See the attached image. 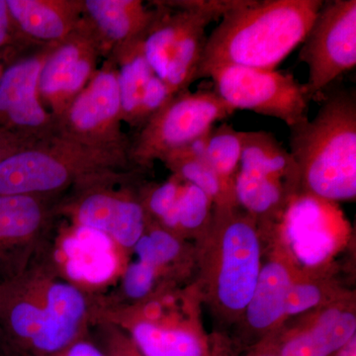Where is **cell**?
Listing matches in <instances>:
<instances>
[{
    "instance_id": "obj_1",
    "label": "cell",
    "mask_w": 356,
    "mask_h": 356,
    "mask_svg": "<svg viewBox=\"0 0 356 356\" xmlns=\"http://www.w3.org/2000/svg\"><path fill=\"white\" fill-rule=\"evenodd\" d=\"M264 238L257 221L240 206L214 207L209 229L196 242V292L213 317L235 327L254 294Z\"/></svg>"
},
{
    "instance_id": "obj_2",
    "label": "cell",
    "mask_w": 356,
    "mask_h": 356,
    "mask_svg": "<svg viewBox=\"0 0 356 356\" xmlns=\"http://www.w3.org/2000/svg\"><path fill=\"white\" fill-rule=\"evenodd\" d=\"M322 0H238L207 37L197 79L219 65L275 70L303 43Z\"/></svg>"
},
{
    "instance_id": "obj_3",
    "label": "cell",
    "mask_w": 356,
    "mask_h": 356,
    "mask_svg": "<svg viewBox=\"0 0 356 356\" xmlns=\"http://www.w3.org/2000/svg\"><path fill=\"white\" fill-rule=\"evenodd\" d=\"M290 154L301 192L330 202L356 197V96L327 95L313 120L290 128Z\"/></svg>"
},
{
    "instance_id": "obj_4",
    "label": "cell",
    "mask_w": 356,
    "mask_h": 356,
    "mask_svg": "<svg viewBox=\"0 0 356 356\" xmlns=\"http://www.w3.org/2000/svg\"><path fill=\"white\" fill-rule=\"evenodd\" d=\"M132 168L127 154L92 149L54 134L0 163V195L50 198L99 175Z\"/></svg>"
},
{
    "instance_id": "obj_5",
    "label": "cell",
    "mask_w": 356,
    "mask_h": 356,
    "mask_svg": "<svg viewBox=\"0 0 356 356\" xmlns=\"http://www.w3.org/2000/svg\"><path fill=\"white\" fill-rule=\"evenodd\" d=\"M158 14L143 49L154 74L173 95L186 91L197 79L205 49L206 28L238 3V0L154 1Z\"/></svg>"
},
{
    "instance_id": "obj_6",
    "label": "cell",
    "mask_w": 356,
    "mask_h": 356,
    "mask_svg": "<svg viewBox=\"0 0 356 356\" xmlns=\"http://www.w3.org/2000/svg\"><path fill=\"white\" fill-rule=\"evenodd\" d=\"M231 108L214 90L178 93L130 139L133 168H145L186 147L209 132L216 122L231 116Z\"/></svg>"
},
{
    "instance_id": "obj_7",
    "label": "cell",
    "mask_w": 356,
    "mask_h": 356,
    "mask_svg": "<svg viewBox=\"0 0 356 356\" xmlns=\"http://www.w3.org/2000/svg\"><path fill=\"white\" fill-rule=\"evenodd\" d=\"M211 77L214 91L234 110H250L284 122L289 128L308 120L305 83L293 74L242 65H213L201 74Z\"/></svg>"
},
{
    "instance_id": "obj_8",
    "label": "cell",
    "mask_w": 356,
    "mask_h": 356,
    "mask_svg": "<svg viewBox=\"0 0 356 356\" xmlns=\"http://www.w3.org/2000/svg\"><path fill=\"white\" fill-rule=\"evenodd\" d=\"M264 257L254 294L228 341L234 350L248 351L286 321L288 292L299 264L280 226L264 234Z\"/></svg>"
},
{
    "instance_id": "obj_9",
    "label": "cell",
    "mask_w": 356,
    "mask_h": 356,
    "mask_svg": "<svg viewBox=\"0 0 356 356\" xmlns=\"http://www.w3.org/2000/svg\"><path fill=\"white\" fill-rule=\"evenodd\" d=\"M122 124L117 67L113 58L107 57L88 86L56 119L55 134L83 146L128 156L130 139Z\"/></svg>"
},
{
    "instance_id": "obj_10",
    "label": "cell",
    "mask_w": 356,
    "mask_h": 356,
    "mask_svg": "<svg viewBox=\"0 0 356 356\" xmlns=\"http://www.w3.org/2000/svg\"><path fill=\"white\" fill-rule=\"evenodd\" d=\"M299 60L309 67L305 83L310 102L356 65V1L332 0L322 6L307 33Z\"/></svg>"
},
{
    "instance_id": "obj_11",
    "label": "cell",
    "mask_w": 356,
    "mask_h": 356,
    "mask_svg": "<svg viewBox=\"0 0 356 356\" xmlns=\"http://www.w3.org/2000/svg\"><path fill=\"white\" fill-rule=\"evenodd\" d=\"M355 337L356 299L350 291L327 305L288 318L248 351L273 356H332Z\"/></svg>"
},
{
    "instance_id": "obj_12",
    "label": "cell",
    "mask_w": 356,
    "mask_h": 356,
    "mask_svg": "<svg viewBox=\"0 0 356 356\" xmlns=\"http://www.w3.org/2000/svg\"><path fill=\"white\" fill-rule=\"evenodd\" d=\"M102 57V43L84 17L64 41L51 47L40 72L38 92L55 121L95 76Z\"/></svg>"
},
{
    "instance_id": "obj_13",
    "label": "cell",
    "mask_w": 356,
    "mask_h": 356,
    "mask_svg": "<svg viewBox=\"0 0 356 356\" xmlns=\"http://www.w3.org/2000/svg\"><path fill=\"white\" fill-rule=\"evenodd\" d=\"M51 47L13 60L0 79V129L31 144L56 132L55 118L38 92L40 72Z\"/></svg>"
},
{
    "instance_id": "obj_14",
    "label": "cell",
    "mask_w": 356,
    "mask_h": 356,
    "mask_svg": "<svg viewBox=\"0 0 356 356\" xmlns=\"http://www.w3.org/2000/svg\"><path fill=\"white\" fill-rule=\"evenodd\" d=\"M106 173L77 185L79 196L74 201L77 226L102 232L114 242L133 248L146 233L149 220L140 194L131 191L108 188L111 178L118 173Z\"/></svg>"
},
{
    "instance_id": "obj_15",
    "label": "cell",
    "mask_w": 356,
    "mask_h": 356,
    "mask_svg": "<svg viewBox=\"0 0 356 356\" xmlns=\"http://www.w3.org/2000/svg\"><path fill=\"white\" fill-rule=\"evenodd\" d=\"M23 51L56 46L83 19V0H6Z\"/></svg>"
},
{
    "instance_id": "obj_16",
    "label": "cell",
    "mask_w": 356,
    "mask_h": 356,
    "mask_svg": "<svg viewBox=\"0 0 356 356\" xmlns=\"http://www.w3.org/2000/svg\"><path fill=\"white\" fill-rule=\"evenodd\" d=\"M130 332L142 356H233L226 341L211 339L195 320L163 323L158 318H140Z\"/></svg>"
},
{
    "instance_id": "obj_17",
    "label": "cell",
    "mask_w": 356,
    "mask_h": 356,
    "mask_svg": "<svg viewBox=\"0 0 356 356\" xmlns=\"http://www.w3.org/2000/svg\"><path fill=\"white\" fill-rule=\"evenodd\" d=\"M48 199L0 195V283L18 278L26 245L49 219Z\"/></svg>"
},
{
    "instance_id": "obj_18",
    "label": "cell",
    "mask_w": 356,
    "mask_h": 356,
    "mask_svg": "<svg viewBox=\"0 0 356 356\" xmlns=\"http://www.w3.org/2000/svg\"><path fill=\"white\" fill-rule=\"evenodd\" d=\"M154 6L149 8L140 0H83V17L107 58L115 49L145 37L158 14Z\"/></svg>"
},
{
    "instance_id": "obj_19",
    "label": "cell",
    "mask_w": 356,
    "mask_h": 356,
    "mask_svg": "<svg viewBox=\"0 0 356 356\" xmlns=\"http://www.w3.org/2000/svg\"><path fill=\"white\" fill-rule=\"evenodd\" d=\"M86 311V299L79 289L67 283L51 285L46 304L40 307L38 332L30 343L43 353L65 350L76 336Z\"/></svg>"
},
{
    "instance_id": "obj_20",
    "label": "cell",
    "mask_w": 356,
    "mask_h": 356,
    "mask_svg": "<svg viewBox=\"0 0 356 356\" xmlns=\"http://www.w3.org/2000/svg\"><path fill=\"white\" fill-rule=\"evenodd\" d=\"M63 252L70 280L100 284L116 271L113 240L96 229L77 226L63 243Z\"/></svg>"
},
{
    "instance_id": "obj_21",
    "label": "cell",
    "mask_w": 356,
    "mask_h": 356,
    "mask_svg": "<svg viewBox=\"0 0 356 356\" xmlns=\"http://www.w3.org/2000/svg\"><path fill=\"white\" fill-rule=\"evenodd\" d=\"M238 170L301 192L298 166L292 154L282 147L273 134L266 131L245 132Z\"/></svg>"
},
{
    "instance_id": "obj_22",
    "label": "cell",
    "mask_w": 356,
    "mask_h": 356,
    "mask_svg": "<svg viewBox=\"0 0 356 356\" xmlns=\"http://www.w3.org/2000/svg\"><path fill=\"white\" fill-rule=\"evenodd\" d=\"M143 38L119 47L108 57L117 67L122 120L137 128L140 102L149 81L154 76L143 49Z\"/></svg>"
},
{
    "instance_id": "obj_23",
    "label": "cell",
    "mask_w": 356,
    "mask_h": 356,
    "mask_svg": "<svg viewBox=\"0 0 356 356\" xmlns=\"http://www.w3.org/2000/svg\"><path fill=\"white\" fill-rule=\"evenodd\" d=\"M206 135L168 154L161 161L172 170V175L205 192L214 203V207L238 206L235 191L225 185L204 158Z\"/></svg>"
},
{
    "instance_id": "obj_24",
    "label": "cell",
    "mask_w": 356,
    "mask_h": 356,
    "mask_svg": "<svg viewBox=\"0 0 356 356\" xmlns=\"http://www.w3.org/2000/svg\"><path fill=\"white\" fill-rule=\"evenodd\" d=\"M321 267H302L295 271L288 292L286 320L316 310L350 293Z\"/></svg>"
},
{
    "instance_id": "obj_25",
    "label": "cell",
    "mask_w": 356,
    "mask_h": 356,
    "mask_svg": "<svg viewBox=\"0 0 356 356\" xmlns=\"http://www.w3.org/2000/svg\"><path fill=\"white\" fill-rule=\"evenodd\" d=\"M245 132L229 124L213 127L206 135L203 156L226 186L235 191V178L240 168Z\"/></svg>"
},
{
    "instance_id": "obj_26",
    "label": "cell",
    "mask_w": 356,
    "mask_h": 356,
    "mask_svg": "<svg viewBox=\"0 0 356 356\" xmlns=\"http://www.w3.org/2000/svg\"><path fill=\"white\" fill-rule=\"evenodd\" d=\"M213 212L214 203L209 196L195 185L184 181L175 212V235L197 242L207 233Z\"/></svg>"
},
{
    "instance_id": "obj_27",
    "label": "cell",
    "mask_w": 356,
    "mask_h": 356,
    "mask_svg": "<svg viewBox=\"0 0 356 356\" xmlns=\"http://www.w3.org/2000/svg\"><path fill=\"white\" fill-rule=\"evenodd\" d=\"M184 238L149 222L146 233L134 247L138 259L159 269L178 261L184 254Z\"/></svg>"
},
{
    "instance_id": "obj_28",
    "label": "cell",
    "mask_w": 356,
    "mask_h": 356,
    "mask_svg": "<svg viewBox=\"0 0 356 356\" xmlns=\"http://www.w3.org/2000/svg\"><path fill=\"white\" fill-rule=\"evenodd\" d=\"M184 181L172 175L163 184L140 192V197L149 222L175 234V212Z\"/></svg>"
},
{
    "instance_id": "obj_29",
    "label": "cell",
    "mask_w": 356,
    "mask_h": 356,
    "mask_svg": "<svg viewBox=\"0 0 356 356\" xmlns=\"http://www.w3.org/2000/svg\"><path fill=\"white\" fill-rule=\"evenodd\" d=\"M159 270L146 262H133L124 275V291L131 299L147 298L153 291Z\"/></svg>"
},
{
    "instance_id": "obj_30",
    "label": "cell",
    "mask_w": 356,
    "mask_h": 356,
    "mask_svg": "<svg viewBox=\"0 0 356 356\" xmlns=\"http://www.w3.org/2000/svg\"><path fill=\"white\" fill-rule=\"evenodd\" d=\"M175 96L165 81L154 74L147 83L140 102L137 128L142 127L154 115L161 111Z\"/></svg>"
},
{
    "instance_id": "obj_31",
    "label": "cell",
    "mask_w": 356,
    "mask_h": 356,
    "mask_svg": "<svg viewBox=\"0 0 356 356\" xmlns=\"http://www.w3.org/2000/svg\"><path fill=\"white\" fill-rule=\"evenodd\" d=\"M20 51L23 50L16 38L6 0H0V58H17Z\"/></svg>"
},
{
    "instance_id": "obj_32",
    "label": "cell",
    "mask_w": 356,
    "mask_h": 356,
    "mask_svg": "<svg viewBox=\"0 0 356 356\" xmlns=\"http://www.w3.org/2000/svg\"><path fill=\"white\" fill-rule=\"evenodd\" d=\"M29 145H31V143L26 142L18 136L0 129V163Z\"/></svg>"
},
{
    "instance_id": "obj_33",
    "label": "cell",
    "mask_w": 356,
    "mask_h": 356,
    "mask_svg": "<svg viewBox=\"0 0 356 356\" xmlns=\"http://www.w3.org/2000/svg\"><path fill=\"white\" fill-rule=\"evenodd\" d=\"M65 356H104L92 344L77 343L70 346Z\"/></svg>"
},
{
    "instance_id": "obj_34",
    "label": "cell",
    "mask_w": 356,
    "mask_h": 356,
    "mask_svg": "<svg viewBox=\"0 0 356 356\" xmlns=\"http://www.w3.org/2000/svg\"><path fill=\"white\" fill-rule=\"evenodd\" d=\"M332 356H356V337Z\"/></svg>"
},
{
    "instance_id": "obj_35",
    "label": "cell",
    "mask_w": 356,
    "mask_h": 356,
    "mask_svg": "<svg viewBox=\"0 0 356 356\" xmlns=\"http://www.w3.org/2000/svg\"><path fill=\"white\" fill-rule=\"evenodd\" d=\"M119 356H142L140 355L139 351L136 350L135 346H133L132 341L129 344L127 348Z\"/></svg>"
},
{
    "instance_id": "obj_36",
    "label": "cell",
    "mask_w": 356,
    "mask_h": 356,
    "mask_svg": "<svg viewBox=\"0 0 356 356\" xmlns=\"http://www.w3.org/2000/svg\"><path fill=\"white\" fill-rule=\"evenodd\" d=\"M243 356H273L270 355H267V353H257V351H248Z\"/></svg>"
},
{
    "instance_id": "obj_37",
    "label": "cell",
    "mask_w": 356,
    "mask_h": 356,
    "mask_svg": "<svg viewBox=\"0 0 356 356\" xmlns=\"http://www.w3.org/2000/svg\"><path fill=\"white\" fill-rule=\"evenodd\" d=\"M4 67H3V60L0 58V79H1L2 74H3Z\"/></svg>"
}]
</instances>
